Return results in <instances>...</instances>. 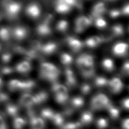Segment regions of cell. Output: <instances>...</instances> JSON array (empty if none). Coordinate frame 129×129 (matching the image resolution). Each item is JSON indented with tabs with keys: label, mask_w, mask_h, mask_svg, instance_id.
<instances>
[{
	"label": "cell",
	"mask_w": 129,
	"mask_h": 129,
	"mask_svg": "<svg viewBox=\"0 0 129 129\" xmlns=\"http://www.w3.org/2000/svg\"><path fill=\"white\" fill-rule=\"evenodd\" d=\"M40 77L48 81H55L58 79L59 71L57 67L51 63L44 62L40 65Z\"/></svg>",
	"instance_id": "6da1fadb"
},
{
	"label": "cell",
	"mask_w": 129,
	"mask_h": 129,
	"mask_svg": "<svg viewBox=\"0 0 129 129\" xmlns=\"http://www.w3.org/2000/svg\"><path fill=\"white\" fill-rule=\"evenodd\" d=\"M5 14L9 19H13L18 17L21 10V4L19 2L5 0L3 2Z\"/></svg>",
	"instance_id": "7a4b0ae2"
},
{
	"label": "cell",
	"mask_w": 129,
	"mask_h": 129,
	"mask_svg": "<svg viewBox=\"0 0 129 129\" xmlns=\"http://www.w3.org/2000/svg\"><path fill=\"white\" fill-rule=\"evenodd\" d=\"M91 24L90 18L86 16H80L77 18L75 22V31L77 33H81L86 30Z\"/></svg>",
	"instance_id": "3957f363"
},
{
	"label": "cell",
	"mask_w": 129,
	"mask_h": 129,
	"mask_svg": "<svg viewBox=\"0 0 129 129\" xmlns=\"http://www.w3.org/2000/svg\"><path fill=\"white\" fill-rule=\"evenodd\" d=\"M77 64L80 69L86 67L94 66V59L91 55L82 54L78 58Z\"/></svg>",
	"instance_id": "277c9868"
},
{
	"label": "cell",
	"mask_w": 129,
	"mask_h": 129,
	"mask_svg": "<svg viewBox=\"0 0 129 129\" xmlns=\"http://www.w3.org/2000/svg\"><path fill=\"white\" fill-rule=\"evenodd\" d=\"M128 45L124 42H119L114 44L112 48V52L117 56H123L128 50Z\"/></svg>",
	"instance_id": "5b68a950"
},
{
	"label": "cell",
	"mask_w": 129,
	"mask_h": 129,
	"mask_svg": "<svg viewBox=\"0 0 129 129\" xmlns=\"http://www.w3.org/2000/svg\"><path fill=\"white\" fill-rule=\"evenodd\" d=\"M26 13L28 17L33 18V19H35V18H38L40 15V7L37 4H31L27 7Z\"/></svg>",
	"instance_id": "8992f818"
},
{
	"label": "cell",
	"mask_w": 129,
	"mask_h": 129,
	"mask_svg": "<svg viewBox=\"0 0 129 129\" xmlns=\"http://www.w3.org/2000/svg\"><path fill=\"white\" fill-rule=\"evenodd\" d=\"M110 90L113 92L117 93L121 91L123 88V83L118 78H113L108 82Z\"/></svg>",
	"instance_id": "52a82bcc"
},
{
	"label": "cell",
	"mask_w": 129,
	"mask_h": 129,
	"mask_svg": "<svg viewBox=\"0 0 129 129\" xmlns=\"http://www.w3.org/2000/svg\"><path fill=\"white\" fill-rule=\"evenodd\" d=\"M67 43L69 47L74 52H78L83 47V44L79 39L73 37H68L67 39Z\"/></svg>",
	"instance_id": "ba28073f"
},
{
	"label": "cell",
	"mask_w": 129,
	"mask_h": 129,
	"mask_svg": "<svg viewBox=\"0 0 129 129\" xmlns=\"http://www.w3.org/2000/svg\"><path fill=\"white\" fill-rule=\"evenodd\" d=\"M28 34L27 28L22 26H17L13 29L12 35L17 40H22L26 38Z\"/></svg>",
	"instance_id": "9c48e42d"
},
{
	"label": "cell",
	"mask_w": 129,
	"mask_h": 129,
	"mask_svg": "<svg viewBox=\"0 0 129 129\" xmlns=\"http://www.w3.org/2000/svg\"><path fill=\"white\" fill-rule=\"evenodd\" d=\"M106 10L105 5L103 2H98L95 4L92 9L91 14L94 18H98L101 17L105 13Z\"/></svg>",
	"instance_id": "30bf717a"
},
{
	"label": "cell",
	"mask_w": 129,
	"mask_h": 129,
	"mask_svg": "<svg viewBox=\"0 0 129 129\" xmlns=\"http://www.w3.org/2000/svg\"><path fill=\"white\" fill-rule=\"evenodd\" d=\"M103 38L99 36H93L89 37L86 40V44L89 48H95L98 47L103 42Z\"/></svg>",
	"instance_id": "8fae6325"
},
{
	"label": "cell",
	"mask_w": 129,
	"mask_h": 129,
	"mask_svg": "<svg viewBox=\"0 0 129 129\" xmlns=\"http://www.w3.org/2000/svg\"><path fill=\"white\" fill-rule=\"evenodd\" d=\"M16 70L20 73H28L31 70V65L28 61H22L21 62L18 63L16 66Z\"/></svg>",
	"instance_id": "7c38bea8"
},
{
	"label": "cell",
	"mask_w": 129,
	"mask_h": 129,
	"mask_svg": "<svg viewBox=\"0 0 129 129\" xmlns=\"http://www.w3.org/2000/svg\"><path fill=\"white\" fill-rule=\"evenodd\" d=\"M36 31L41 36H47L51 33V28L49 24L43 22L37 27Z\"/></svg>",
	"instance_id": "4fadbf2b"
},
{
	"label": "cell",
	"mask_w": 129,
	"mask_h": 129,
	"mask_svg": "<svg viewBox=\"0 0 129 129\" xmlns=\"http://www.w3.org/2000/svg\"><path fill=\"white\" fill-rule=\"evenodd\" d=\"M9 89L11 91H17L22 89L23 82L22 80L18 79H12L8 83Z\"/></svg>",
	"instance_id": "5bb4252c"
},
{
	"label": "cell",
	"mask_w": 129,
	"mask_h": 129,
	"mask_svg": "<svg viewBox=\"0 0 129 129\" xmlns=\"http://www.w3.org/2000/svg\"><path fill=\"white\" fill-rule=\"evenodd\" d=\"M57 48V45L55 43L50 42L41 46V49L45 54H50L54 53Z\"/></svg>",
	"instance_id": "9a60e30c"
},
{
	"label": "cell",
	"mask_w": 129,
	"mask_h": 129,
	"mask_svg": "<svg viewBox=\"0 0 129 129\" xmlns=\"http://www.w3.org/2000/svg\"><path fill=\"white\" fill-rule=\"evenodd\" d=\"M35 101V100L34 97L29 95V94L26 93L22 96L20 99L19 102L20 104L23 107H27V106L31 105Z\"/></svg>",
	"instance_id": "2e32d148"
},
{
	"label": "cell",
	"mask_w": 129,
	"mask_h": 129,
	"mask_svg": "<svg viewBox=\"0 0 129 129\" xmlns=\"http://www.w3.org/2000/svg\"><path fill=\"white\" fill-rule=\"evenodd\" d=\"M71 9L72 8L71 7L66 5L65 4L58 2H56L55 10H56L57 13L60 14H66L71 11Z\"/></svg>",
	"instance_id": "e0dca14e"
},
{
	"label": "cell",
	"mask_w": 129,
	"mask_h": 129,
	"mask_svg": "<svg viewBox=\"0 0 129 129\" xmlns=\"http://www.w3.org/2000/svg\"><path fill=\"white\" fill-rule=\"evenodd\" d=\"M102 66L103 68L108 71H112L115 69L114 61L109 58H107L103 59L102 61Z\"/></svg>",
	"instance_id": "ac0fdd59"
},
{
	"label": "cell",
	"mask_w": 129,
	"mask_h": 129,
	"mask_svg": "<svg viewBox=\"0 0 129 129\" xmlns=\"http://www.w3.org/2000/svg\"><path fill=\"white\" fill-rule=\"evenodd\" d=\"M10 37V32L6 27H0V39L2 41H8Z\"/></svg>",
	"instance_id": "d6986e66"
},
{
	"label": "cell",
	"mask_w": 129,
	"mask_h": 129,
	"mask_svg": "<svg viewBox=\"0 0 129 129\" xmlns=\"http://www.w3.org/2000/svg\"><path fill=\"white\" fill-rule=\"evenodd\" d=\"M112 33L114 36H119L123 34V28L121 24H116L112 27Z\"/></svg>",
	"instance_id": "ffe728a7"
},
{
	"label": "cell",
	"mask_w": 129,
	"mask_h": 129,
	"mask_svg": "<svg viewBox=\"0 0 129 129\" xmlns=\"http://www.w3.org/2000/svg\"><path fill=\"white\" fill-rule=\"evenodd\" d=\"M60 59L61 62L64 65H68L70 64L73 61V57L68 53H62L61 55Z\"/></svg>",
	"instance_id": "44dd1931"
},
{
	"label": "cell",
	"mask_w": 129,
	"mask_h": 129,
	"mask_svg": "<svg viewBox=\"0 0 129 129\" xmlns=\"http://www.w3.org/2000/svg\"><path fill=\"white\" fill-rule=\"evenodd\" d=\"M69 24L66 20H61L59 21L56 25V28L57 30L60 32L65 31L68 28Z\"/></svg>",
	"instance_id": "7402d4cb"
},
{
	"label": "cell",
	"mask_w": 129,
	"mask_h": 129,
	"mask_svg": "<svg viewBox=\"0 0 129 129\" xmlns=\"http://www.w3.org/2000/svg\"><path fill=\"white\" fill-rule=\"evenodd\" d=\"M6 110L8 114L11 116H15L18 112V108L13 104L8 105L6 107Z\"/></svg>",
	"instance_id": "603a6c76"
},
{
	"label": "cell",
	"mask_w": 129,
	"mask_h": 129,
	"mask_svg": "<svg viewBox=\"0 0 129 129\" xmlns=\"http://www.w3.org/2000/svg\"><path fill=\"white\" fill-rule=\"evenodd\" d=\"M25 121L20 117L15 118L13 122V126L15 129H21L24 126Z\"/></svg>",
	"instance_id": "cb8c5ba5"
},
{
	"label": "cell",
	"mask_w": 129,
	"mask_h": 129,
	"mask_svg": "<svg viewBox=\"0 0 129 129\" xmlns=\"http://www.w3.org/2000/svg\"><path fill=\"white\" fill-rule=\"evenodd\" d=\"M95 26L99 28H104L107 26V22L105 19L101 17L96 18Z\"/></svg>",
	"instance_id": "d4e9b609"
},
{
	"label": "cell",
	"mask_w": 129,
	"mask_h": 129,
	"mask_svg": "<svg viewBox=\"0 0 129 129\" xmlns=\"http://www.w3.org/2000/svg\"><path fill=\"white\" fill-rule=\"evenodd\" d=\"M95 83L97 86L103 87L108 83V82L107 79L105 77L99 76V77H98L95 78Z\"/></svg>",
	"instance_id": "484cf974"
},
{
	"label": "cell",
	"mask_w": 129,
	"mask_h": 129,
	"mask_svg": "<svg viewBox=\"0 0 129 129\" xmlns=\"http://www.w3.org/2000/svg\"><path fill=\"white\" fill-rule=\"evenodd\" d=\"M12 58V54L10 52H5L2 54L1 59L4 63H8Z\"/></svg>",
	"instance_id": "4316f807"
},
{
	"label": "cell",
	"mask_w": 129,
	"mask_h": 129,
	"mask_svg": "<svg viewBox=\"0 0 129 129\" xmlns=\"http://www.w3.org/2000/svg\"><path fill=\"white\" fill-rule=\"evenodd\" d=\"M121 73L124 76L129 77V61H126L123 63L122 67Z\"/></svg>",
	"instance_id": "83f0119b"
},
{
	"label": "cell",
	"mask_w": 129,
	"mask_h": 129,
	"mask_svg": "<svg viewBox=\"0 0 129 129\" xmlns=\"http://www.w3.org/2000/svg\"><path fill=\"white\" fill-rule=\"evenodd\" d=\"M13 72V69L9 66H3L0 68V73L3 75L11 74Z\"/></svg>",
	"instance_id": "f1b7e54d"
},
{
	"label": "cell",
	"mask_w": 129,
	"mask_h": 129,
	"mask_svg": "<svg viewBox=\"0 0 129 129\" xmlns=\"http://www.w3.org/2000/svg\"><path fill=\"white\" fill-rule=\"evenodd\" d=\"M56 2L64 4L72 8L73 6L77 5V0H57Z\"/></svg>",
	"instance_id": "f546056e"
},
{
	"label": "cell",
	"mask_w": 129,
	"mask_h": 129,
	"mask_svg": "<svg viewBox=\"0 0 129 129\" xmlns=\"http://www.w3.org/2000/svg\"><path fill=\"white\" fill-rule=\"evenodd\" d=\"M121 14V11L120 10H119L118 9H113V10H110L109 12V15L110 17L112 18H117L118 17L120 16Z\"/></svg>",
	"instance_id": "4dcf8cb0"
},
{
	"label": "cell",
	"mask_w": 129,
	"mask_h": 129,
	"mask_svg": "<svg viewBox=\"0 0 129 129\" xmlns=\"http://www.w3.org/2000/svg\"><path fill=\"white\" fill-rule=\"evenodd\" d=\"M9 100V96L3 92H0V102H5Z\"/></svg>",
	"instance_id": "1f68e13d"
},
{
	"label": "cell",
	"mask_w": 129,
	"mask_h": 129,
	"mask_svg": "<svg viewBox=\"0 0 129 129\" xmlns=\"http://www.w3.org/2000/svg\"><path fill=\"white\" fill-rule=\"evenodd\" d=\"M121 13L125 15H129V4L123 7L121 11Z\"/></svg>",
	"instance_id": "d6a6232c"
},
{
	"label": "cell",
	"mask_w": 129,
	"mask_h": 129,
	"mask_svg": "<svg viewBox=\"0 0 129 129\" xmlns=\"http://www.w3.org/2000/svg\"><path fill=\"white\" fill-rule=\"evenodd\" d=\"M0 129H7L6 123L1 116H0Z\"/></svg>",
	"instance_id": "836d02e7"
},
{
	"label": "cell",
	"mask_w": 129,
	"mask_h": 129,
	"mask_svg": "<svg viewBox=\"0 0 129 129\" xmlns=\"http://www.w3.org/2000/svg\"><path fill=\"white\" fill-rule=\"evenodd\" d=\"M83 90L84 91H88L89 89H90V87H89V85H88L87 84H84L83 86Z\"/></svg>",
	"instance_id": "e575fe53"
},
{
	"label": "cell",
	"mask_w": 129,
	"mask_h": 129,
	"mask_svg": "<svg viewBox=\"0 0 129 129\" xmlns=\"http://www.w3.org/2000/svg\"><path fill=\"white\" fill-rule=\"evenodd\" d=\"M2 79H1V78H0V87H1V86H2Z\"/></svg>",
	"instance_id": "d590c367"
},
{
	"label": "cell",
	"mask_w": 129,
	"mask_h": 129,
	"mask_svg": "<svg viewBox=\"0 0 129 129\" xmlns=\"http://www.w3.org/2000/svg\"><path fill=\"white\" fill-rule=\"evenodd\" d=\"M1 19H2V17H1V15L0 14V20H1Z\"/></svg>",
	"instance_id": "8d00e7d4"
},
{
	"label": "cell",
	"mask_w": 129,
	"mask_h": 129,
	"mask_svg": "<svg viewBox=\"0 0 129 129\" xmlns=\"http://www.w3.org/2000/svg\"><path fill=\"white\" fill-rule=\"evenodd\" d=\"M108 1H114V0H108Z\"/></svg>",
	"instance_id": "74e56055"
}]
</instances>
